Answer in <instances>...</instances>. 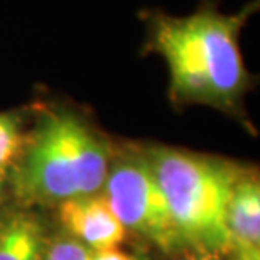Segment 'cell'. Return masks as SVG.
I'll use <instances>...</instances> for the list:
<instances>
[{
  "label": "cell",
  "mask_w": 260,
  "mask_h": 260,
  "mask_svg": "<svg viewBox=\"0 0 260 260\" xmlns=\"http://www.w3.org/2000/svg\"><path fill=\"white\" fill-rule=\"evenodd\" d=\"M257 5L223 14L215 5L183 17L154 12L149 17L147 51L166 61L171 98L179 105L201 103L238 112L252 86L240 49V32Z\"/></svg>",
  "instance_id": "obj_1"
},
{
  "label": "cell",
  "mask_w": 260,
  "mask_h": 260,
  "mask_svg": "<svg viewBox=\"0 0 260 260\" xmlns=\"http://www.w3.org/2000/svg\"><path fill=\"white\" fill-rule=\"evenodd\" d=\"M113 149L80 113L64 107L46 108L10 168L9 186L25 206L58 205L100 193Z\"/></svg>",
  "instance_id": "obj_2"
},
{
  "label": "cell",
  "mask_w": 260,
  "mask_h": 260,
  "mask_svg": "<svg viewBox=\"0 0 260 260\" xmlns=\"http://www.w3.org/2000/svg\"><path fill=\"white\" fill-rule=\"evenodd\" d=\"M144 154L186 245L211 255L232 250L228 205L243 169L228 160L164 145L145 147Z\"/></svg>",
  "instance_id": "obj_3"
},
{
  "label": "cell",
  "mask_w": 260,
  "mask_h": 260,
  "mask_svg": "<svg viewBox=\"0 0 260 260\" xmlns=\"http://www.w3.org/2000/svg\"><path fill=\"white\" fill-rule=\"evenodd\" d=\"M102 191L127 232L154 243L164 253H178L188 247L144 149L113 154Z\"/></svg>",
  "instance_id": "obj_4"
},
{
  "label": "cell",
  "mask_w": 260,
  "mask_h": 260,
  "mask_svg": "<svg viewBox=\"0 0 260 260\" xmlns=\"http://www.w3.org/2000/svg\"><path fill=\"white\" fill-rule=\"evenodd\" d=\"M58 220L68 232L90 250L118 247L125 242L127 230L113 215L103 193L78 196L58 203Z\"/></svg>",
  "instance_id": "obj_5"
},
{
  "label": "cell",
  "mask_w": 260,
  "mask_h": 260,
  "mask_svg": "<svg viewBox=\"0 0 260 260\" xmlns=\"http://www.w3.org/2000/svg\"><path fill=\"white\" fill-rule=\"evenodd\" d=\"M228 232L237 252L258 250L260 243V186L252 171H243L233 186L228 205Z\"/></svg>",
  "instance_id": "obj_6"
},
{
  "label": "cell",
  "mask_w": 260,
  "mask_h": 260,
  "mask_svg": "<svg viewBox=\"0 0 260 260\" xmlns=\"http://www.w3.org/2000/svg\"><path fill=\"white\" fill-rule=\"evenodd\" d=\"M48 237L39 215L15 210L0 220V260H43Z\"/></svg>",
  "instance_id": "obj_7"
},
{
  "label": "cell",
  "mask_w": 260,
  "mask_h": 260,
  "mask_svg": "<svg viewBox=\"0 0 260 260\" xmlns=\"http://www.w3.org/2000/svg\"><path fill=\"white\" fill-rule=\"evenodd\" d=\"M25 140L24 118L19 112L0 113V173H9Z\"/></svg>",
  "instance_id": "obj_8"
},
{
  "label": "cell",
  "mask_w": 260,
  "mask_h": 260,
  "mask_svg": "<svg viewBox=\"0 0 260 260\" xmlns=\"http://www.w3.org/2000/svg\"><path fill=\"white\" fill-rule=\"evenodd\" d=\"M91 250L70 235L48 242L43 260H90Z\"/></svg>",
  "instance_id": "obj_9"
},
{
  "label": "cell",
  "mask_w": 260,
  "mask_h": 260,
  "mask_svg": "<svg viewBox=\"0 0 260 260\" xmlns=\"http://www.w3.org/2000/svg\"><path fill=\"white\" fill-rule=\"evenodd\" d=\"M90 260H139V258L120 250L118 247H108V248H100V250H91Z\"/></svg>",
  "instance_id": "obj_10"
},
{
  "label": "cell",
  "mask_w": 260,
  "mask_h": 260,
  "mask_svg": "<svg viewBox=\"0 0 260 260\" xmlns=\"http://www.w3.org/2000/svg\"><path fill=\"white\" fill-rule=\"evenodd\" d=\"M181 260H215V258H213L211 253L200 250V248H193L191 252L184 253V255L181 257Z\"/></svg>",
  "instance_id": "obj_11"
},
{
  "label": "cell",
  "mask_w": 260,
  "mask_h": 260,
  "mask_svg": "<svg viewBox=\"0 0 260 260\" xmlns=\"http://www.w3.org/2000/svg\"><path fill=\"white\" fill-rule=\"evenodd\" d=\"M232 260H260L258 250H248V252H237V255Z\"/></svg>",
  "instance_id": "obj_12"
},
{
  "label": "cell",
  "mask_w": 260,
  "mask_h": 260,
  "mask_svg": "<svg viewBox=\"0 0 260 260\" xmlns=\"http://www.w3.org/2000/svg\"><path fill=\"white\" fill-rule=\"evenodd\" d=\"M7 184H9V173H0V203L7 196Z\"/></svg>",
  "instance_id": "obj_13"
}]
</instances>
